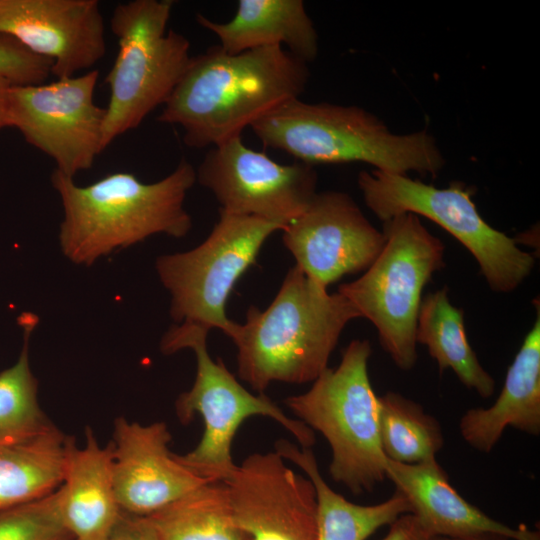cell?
<instances>
[{
    "mask_svg": "<svg viewBox=\"0 0 540 540\" xmlns=\"http://www.w3.org/2000/svg\"><path fill=\"white\" fill-rule=\"evenodd\" d=\"M357 183L366 206L382 222L412 213L450 233L474 257L492 291L509 293L531 274L535 257L482 218L472 200L473 189L463 183L438 188L377 169L361 171Z\"/></svg>",
    "mask_w": 540,
    "mask_h": 540,
    "instance_id": "9",
    "label": "cell"
},
{
    "mask_svg": "<svg viewBox=\"0 0 540 540\" xmlns=\"http://www.w3.org/2000/svg\"><path fill=\"white\" fill-rule=\"evenodd\" d=\"M196 21L216 35L229 54L286 45L306 63L318 55V34L302 0H240L227 22H214L202 14Z\"/></svg>",
    "mask_w": 540,
    "mask_h": 540,
    "instance_id": "20",
    "label": "cell"
},
{
    "mask_svg": "<svg viewBox=\"0 0 540 540\" xmlns=\"http://www.w3.org/2000/svg\"><path fill=\"white\" fill-rule=\"evenodd\" d=\"M37 318H21L24 344L17 362L0 372V447L26 441L54 424L38 401V382L29 363V337Z\"/></svg>",
    "mask_w": 540,
    "mask_h": 540,
    "instance_id": "26",
    "label": "cell"
},
{
    "mask_svg": "<svg viewBox=\"0 0 540 540\" xmlns=\"http://www.w3.org/2000/svg\"><path fill=\"white\" fill-rule=\"evenodd\" d=\"M431 540H511L507 537L495 534H481L467 537H439L435 536Z\"/></svg>",
    "mask_w": 540,
    "mask_h": 540,
    "instance_id": "32",
    "label": "cell"
},
{
    "mask_svg": "<svg viewBox=\"0 0 540 540\" xmlns=\"http://www.w3.org/2000/svg\"><path fill=\"white\" fill-rule=\"evenodd\" d=\"M196 181L214 195L222 211L286 225L317 193L318 174L303 162H276L238 136L208 150Z\"/></svg>",
    "mask_w": 540,
    "mask_h": 540,
    "instance_id": "12",
    "label": "cell"
},
{
    "mask_svg": "<svg viewBox=\"0 0 540 540\" xmlns=\"http://www.w3.org/2000/svg\"><path fill=\"white\" fill-rule=\"evenodd\" d=\"M275 451L297 465L312 481L317 499L316 540H366L383 526H389L403 514L411 513L405 496L395 490L387 500L360 505L336 493L323 479L311 448H298L279 439Z\"/></svg>",
    "mask_w": 540,
    "mask_h": 540,
    "instance_id": "21",
    "label": "cell"
},
{
    "mask_svg": "<svg viewBox=\"0 0 540 540\" xmlns=\"http://www.w3.org/2000/svg\"><path fill=\"white\" fill-rule=\"evenodd\" d=\"M380 399V438L385 456L415 464L434 458L444 445L438 420L417 402L389 391Z\"/></svg>",
    "mask_w": 540,
    "mask_h": 540,
    "instance_id": "25",
    "label": "cell"
},
{
    "mask_svg": "<svg viewBox=\"0 0 540 540\" xmlns=\"http://www.w3.org/2000/svg\"><path fill=\"white\" fill-rule=\"evenodd\" d=\"M386 477L407 499L413 514L433 536L495 534L511 540H540L538 531L513 528L466 501L450 484L436 457L415 464L386 459Z\"/></svg>",
    "mask_w": 540,
    "mask_h": 540,
    "instance_id": "17",
    "label": "cell"
},
{
    "mask_svg": "<svg viewBox=\"0 0 540 540\" xmlns=\"http://www.w3.org/2000/svg\"><path fill=\"white\" fill-rule=\"evenodd\" d=\"M265 147L299 162H363L377 170L436 176L445 165L427 130L391 132L376 115L358 106L307 103L300 98L278 106L250 126Z\"/></svg>",
    "mask_w": 540,
    "mask_h": 540,
    "instance_id": "4",
    "label": "cell"
},
{
    "mask_svg": "<svg viewBox=\"0 0 540 540\" xmlns=\"http://www.w3.org/2000/svg\"><path fill=\"white\" fill-rule=\"evenodd\" d=\"M195 182L196 170L185 159L154 183H144L130 172H114L79 186L55 169L51 183L64 209L62 252L72 262L90 266L99 257L154 234L185 237L192 219L184 201Z\"/></svg>",
    "mask_w": 540,
    "mask_h": 540,
    "instance_id": "3",
    "label": "cell"
},
{
    "mask_svg": "<svg viewBox=\"0 0 540 540\" xmlns=\"http://www.w3.org/2000/svg\"><path fill=\"white\" fill-rule=\"evenodd\" d=\"M172 7L171 0H133L113 10L110 27L118 52L105 77L110 97L104 148L164 105L190 64L189 40L167 30Z\"/></svg>",
    "mask_w": 540,
    "mask_h": 540,
    "instance_id": "8",
    "label": "cell"
},
{
    "mask_svg": "<svg viewBox=\"0 0 540 540\" xmlns=\"http://www.w3.org/2000/svg\"><path fill=\"white\" fill-rule=\"evenodd\" d=\"M361 318L339 292L329 293L296 265L286 273L264 310L250 306L243 324L229 335L237 348V373L253 390L264 393L272 382H313L346 325Z\"/></svg>",
    "mask_w": 540,
    "mask_h": 540,
    "instance_id": "2",
    "label": "cell"
},
{
    "mask_svg": "<svg viewBox=\"0 0 540 540\" xmlns=\"http://www.w3.org/2000/svg\"><path fill=\"white\" fill-rule=\"evenodd\" d=\"M433 536L411 513L398 517L389 525V530L382 540H431Z\"/></svg>",
    "mask_w": 540,
    "mask_h": 540,
    "instance_id": "30",
    "label": "cell"
},
{
    "mask_svg": "<svg viewBox=\"0 0 540 540\" xmlns=\"http://www.w3.org/2000/svg\"><path fill=\"white\" fill-rule=\"evenodd\" d=\"M70 440L53 425L26 441L0 447V511L61 486Z\"/></svg>",
    "mask_w": 540,
    "mask_h": 540,
    "instance_id": "23",
    "label": "cell"
},
{
    "mask_svg": "<svg viewBox=\"0 0 540 540\" xmlns=\"http://www.w3.org/2000/svg\"><path fill=\"white\" fill-rule=\"evenodd\" d=\"M383 233L386 241L377 258L337 292L373 324L395 365L410 370L418 358L415 333L423 290L445 266V246L412 213L383 222Z\"/></svg>",
    "mask_w": 540,
    "mask_h": 540,
    "instance_id": "6",
    "label": "cell"
},
{
    "mask_svg": "<svg viewBox=\"0 0 540 540\" xmlns=\"http://www.w3.org/2000/svg\"><path fill=\"white\" fill-rule=\"evenodd\" d=\"M238 526L250 540H316L312 481L276 452L247 456L223 480Z\"/></svg>",
    "mask_w": 540,
    "mask_h": 540,
    "instance_id": "14",
    "label": "cell"
},
{
    "mask_svg": "<svg viewBox=\"0 0 540 540\" xmlns=\"http://www.w3.org/2000/svg\"><path fill=\"white\" fill-rule=\"evenodd\" d=\"M51 67L48 59L32 53L13 37L0 35V76L11 84L44 83Z\"/></svg>",
    "mask_w": 540,
    "mask_h": 540,
    "instance_id": "28",
    "label": "cell"
},
{
    "mask_svg": "<svg viewBox=\"0 0 540 540\" xmlns=\"http://www.w3.org/2000/svg\"><path fill=\"white\" fill-rule=\"evenodd\" d=\"M282 241L295 265L327 289L344 275L365 271L386 238L349 194L329 190L317 192L305 211L286 224Z\"/></svg>",
    "mask_w": 540,
    "mask_h": 540,
    "instance_id": "13",
    "label": "cell"
},
{
    "mask_svg": "<svg viewBox=\"0 0 540 540\" xmlns=\"http://www.w3.org/2000/svg\"><path fill=\"white\" fill-rule=\"evenodd\" d=\"M110 540H161L148 517L121 512Z\"/></svg>",
    "mask_w": 540,
    "mask_h": 540,
    "instance_id": "29",
    "label": "cell"
},
{
    "mask_svg": "<svg viewBox=\"0 0 540 540\" xmlns=\"http://www.w3.org/2000/svg\"><path fill=\"white\" fill-rule=\"evenodd\" d=\"M59 491L62 521L74 539H111L122 511L115 495L110 443L101 447L89 428L84 447L71 438Z\"/></svg>",
    "mask_w": 540,
    "mask_h": 540,
    "instance_id": "18",
    "label": "cell"
},
{
    "mask_svg": "<svg viewBox=\"0 0 540 540\" xmlns=\"http://www.w3.org/2000/svg\"><path fill=\"white\" fill-rule=\"evenodd\" d=\"M368 340H352L339 365L325 369L302 394L284 404L330 445L332 479L359 495L385 480L386 459L380 438V399L368 374Z\"/></svg>",
    "mask_w": 540,
    "mask_h": 540,
    "instance_id": "5",
    "label": "cell"
},
{
    "mask_svg": "<svg viewBox=\"0 0 540 540\" xmlns=\"http://www.w3.org/2000/svg\"><path fill=\"white\" fill-rule=\"evenodd\" d=\"M98 76V70H90L50 83L12 84L8 92V126L71 178L90 169L105 149L106 111L94 101Z\"/></svg>",
    "mask_w": 540,
    "mask_h": 540,
    "instance_id": "11",
    "label": "cell"
},
{
    "mask_svg": "<svg viewBox=\"0 0 540 540\" xmlns=\"http://www.w3.org/2000/svg\"><path fill=\"white\" fill-rule=\"evenodd\" d=\"M60 513V491L0 511V540H73Z\"/></svg>",
    "mask_w": 540,
    "mask_h": 540,
    "instance_id": "27",
    "label": "cell"
},
{
    "mask_svg": "<svg viewBox=\"0 0 540 540\" xmlns=\"http://www.w3.org/2000/svg\"><path fill=\"white\" fill-rule=\"evenodd\" d=\"M147 517L161 540H250L223 481L206 482Z\"/></svg>",
    "mask_w": 540,
    "mask_h": 540,
    "instance_id": "24",
    "label": "cell"
},
{
    "mask_svg": "<svg viewBox=\"0 0 540 540\" xmlns=\"http://www.w3.org/2000/svg\"><path fill=\"white\" fill-rule=\"evenodd\" d=\"M415 340L427 347L441 373L451 369L464 386L482 398L493 395L495 381L469 344L464 311L452 305L446 286L422 298Z\"/></svg>",
    "mask_w": 540,
    "mask_h": 540,
    "instance_id": "22",
    "label": "cell"
},
{
    "mask_svg": "<svg viewBox=\"0 0 540 540\" xmlns=\"http://www.w3.org/2000/svg\"><path fill=\"white\" fill-rule=\"evenodd\" d=\"M0 35L48 59L57 79L93 67L106 53L97 0H0Z\"/></svg>",
    "mask_w": 540,
    "mask_h": 540,
    "instance_id": "15",
    "label": "cell"
},
{
    "mask_svg": "<svg viewBox=\"0 0 540 540\" xmlns=\"http://www.w3.org/2000/svg\"><path fill=\"white\" fill-rule=\"evenodd\" d=\"M309 77L307 63L281 46L238 54L213 46L191 58L157 120L181 127L188 147L211 148L299 98Z\"/></svg>",
    "mask_w": 540,
    "mask_h": 540,
    "instance_id": "1",
    "label": "cell"
},
{
    "mask_svg": "<svg viewBox=\"0 0 540 540\" xmlns=\"http://www.w3.org/2000/svg\"><path fill=\"white\" fill-rule=\"evenodd\" d=\"M11 83L0 76V129L8 126V92Z\"/></svg>",
    "mask_w": 540,
    "mask_h": 540,
    "instance_id": "31",
    "label": "cell"
},
{
    "mask_svg": "<svg viewBox=\"0 0 540 540\" xmlns=\"http://www.w3.org/2000/svg\"><path fill=\"white\" fill-rule=\"evenodd\" d=\"M209 331L193 324L180 323L164 334L160 348L164 354L191 349L196 357V376L190 390L176 401V414L183 424L199 414L204 432L198 445L177 460L207 481H223L234 470L232 442L241 424L252 416L271 418L289 431L301 447L315 443L313 430L298 419L288 417L264 393L249 392L226 368L214 361L207 349Z\"/></svg>",
    "mask_w": 540,
    "mask_h": 540,
    "instance_id": "7",
    "label": "cell"
},
{
    "mask_svg": "<svg viewBox=\"0 0 540 540\" xmlns=\"http://www.w3.org/2000/svg\"><path fill=\"white\" fill-rule=\"evenodd\" d=\"M164 422L142 425L118 417L112 448L113 481L121 511L150 516L207 481L169 450Z\"/></svg>",
    "mask_w": 540,
    "mask_h": 540,
    "instance_id": "16",
    "label": "cell"
},
{
    "mask_svg": "<svg viewBox=\"0 0 540 540\" xmlns=\"http://www.w3.org/2000/svg\"><path fill=\"white\" fill-rule=\"evenodd\" d=\"M285 226L219 209L218 221L201 244L159 256L156 270L171 295V318L208 331L216 328L229 337L235 322L226 314V303L234 286L265 241Z\"/></svg>",
    "mask_w": 540,
    "mask_h": 540,
    "instance_id": "10",
    "label": "cell"
},
{
    "mask_svg": "<svg viewBox=\"0 0 540 540\" xmlns=\"http://www.w3.org/2000/svg\"><path fill=\"white\" fill-rule=\"evenodd\" d=\"M536 303V319L507 370L498 398L488 408L467 410L460 419L463 440L478 451L489 453L508 427L540 433V307Z\"/></svg>",
    "mask_w": 540,
    "mask_h": 540,
    "instance_id": "19",
    "label": "cell"
},
{
    "mask_svg": "<svg viewBox=\"0 0 540 540\" xmlns=\"http://www.w3.org/2000/svg\"><path fill=\"white\" fill-rule=\"evenodd\" d=\"M73 540H76V539H73Z\"/></svg>",
    "mask_w": 540,
    "mask_h": 540,
    "instance_id": "33",
    "label": "cell"
}]
</instances>
